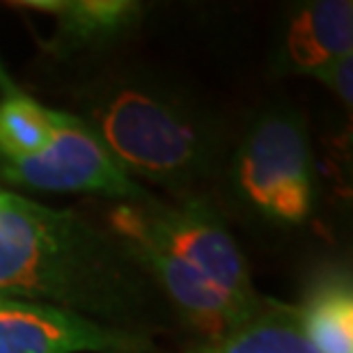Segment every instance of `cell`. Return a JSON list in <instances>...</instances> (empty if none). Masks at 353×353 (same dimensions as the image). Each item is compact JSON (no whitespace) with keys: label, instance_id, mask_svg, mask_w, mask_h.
Instances as JSON below:
<instances>
[{"label":"cell","instance_id":"cell-5","mask_svg":"<svg viewBox=\"0 0 353 353\" xmlns=\"http://www.w3.org/2000/svg\"><path fill=\"white\" fill-rule=\"evenodd\" d=\"M7 181L51 193H88L117 202L140 200L147 190L112 159L97 133L79 115H69L55 138L32 157L0 163Z\"/></svg>","mask_w":353,"mask_h":353},{"label":"cell","instance_id":"cell-8","mask_svg":"<svg viewBox=\"0 0 353 353\" xmlns=\"http://www.w3.org/2000/svg\"><path fill=\"white\" fill-rule=\"evenodd\" d=\"M17 7H30L55 17V44L67 51L122 37L138 23L145 10L133 0H26L17 3Z\"/></svg>","mask_w":353,"mask_h":353},{"label":"cell","instance_id":"cell-11","mask_svg":"<svg viewBox=\"0 0 353 353\" xmlns=\"http://www.w3.org/2000/svg\"><path fill=\"white\" fill-rule=\"evenodd\" d=\"M0 99V163L32 157L55 138L67 112L34 101L12 83L3 88Z\"/></svg>","mask_w":353,"mask_h":353},{"label":"cell","instance_id":"cell-7","mask_svg":"<svg viewBox=\"0 0 353 353\" xmlns=\"http://www.w3.org/2000/svg\"><path fill=\"white\" fill-rule=\"evenodd\" d=\"M353 5L349 0L303 3L289 12L278 62L292 74H316L328 62L351 53Z\"/></svg>","mask_w":353,"mask_h":353},{"label":"cell","instance_id":"cell-6","mask_svg":"<svg viewBox=\"0 0 353 353\" xmlns=\"http://www.w3.org/2000/svg\"><path fill=\"white\" fill-rule=\"evenodd\" d=\"M150 335L129 333L69 310L0 296V353H147Z\"/></svg>","mask_w":353,"mask_h":353},{"label":"cell","instance_id":"cell-3","mask_svg":"<svg viewBox=\"0 0 353 353\" xmlns=\"http://www.w3.org/2000/svg\"><path fill=\"white\" fill-rule=\"evenodd\" d=\"M79 115L131 176L188 190L221 170L225 138L216 119L165 83L117 76L88 90Z\"/></svg>","mask_w":353,"mask_h":353},{"label":"cell","instance_id":"cell-4","mask_svg":"<svg viewBox=\"0 0 353 353\" xmlns=\"http://www.w3.org/2000/svg\"><path fill=\"white\" fill-rule=\"evenodd\" d=\"M228 193L243 214L299 228L316 202L307 126L292 108H268L245 129L228 161Z\"/></svg>","mask_w":353,"mask_h":353},{"label":"cell","instance_id":"cell-12","mask_svg":"<svg viewBox=\"0 0 353 353\" xmlns=\"http://www.w3.org/2000/svg\"><path fill=\"white\" fill-rule=\"evenodd\" d=\"M316 81H321L330 92H335L340 97L342 103L351 105L353 101V55H340L333 62H328L326 67L312 74Z\"/></svg>","mask_w":353,"mask_h":353},{"label":"cell","instance_id":"cell-10","mask_svg":"<svg viewBox=\"0 0 353 353\" xmlns=\"http://www.w3.org/2000/svg\"><path fill=\"white\" fill-rule=\"evenodd\" d=\"M296 312L319 353H353V294L347 273L330 271L314 280Z\"/></svg>","mask_w":353,"mask_h":353},{"label":"cell","instance_id":"cell-13","mask_svg":"<svg viewBox=\"0 0 353 353\" xmlns=\"http://www.w3.org/2000/svg\"><path fill=\"white\" fill-rule=\"evenodd\" d=\"M7 83L10 81H7V76L3 74V69H0V85H7Z\"/></svg>","mask_w":353,"mask_h":353},{"label":"cell","instance_id":"cell-9","mask_svg":"<svg viewBox=\"0 0 353 353\" xmlns=\"http://www.w3.org/2000/svg\"><path fill=\"white\" fill-rule=\"evenodd\" d=\"M179 353H319L305 337L292 305L264 301L250 319L216 340L197 342Z\"/></svg>","mask_w":353,"mask_h":353},{"label":"cell","instance_id":"cell-2","mask_svg":"<svg viewBox=\"0 0 353 353\" xmlns=\"http://www.w3.org/2000/svg\"><path fill=\"white\" fill-rule=\"evenodd\" d=\"M105 221L200 342L230 333L262 307L241 250L204 200L163 202L147 193L117 202Z\"/></svg>","mask_w":353,"mask_h":353},{"label":"cell","instance_id":"cell-1","mask_svg":"<svg viewBox=\"0 0 353 353\" xmlns=\"http://www.w3.org/2000/svg\"><path fill=\"white\" fill-rule=\"evenodd\" d=\"M0 296L32 299L147 335L165 326L168 303L110 232L74 211L0 190Z\"/></svg>","mask_w":353,"mask_h":353}]
</instances>
